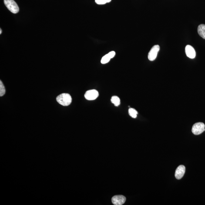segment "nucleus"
<instances>
[{"mask_svg": "<svg viewBox=\"0 0 205 205\" xmlns=\"http://www.w3.org/2000/svg\"><path fill=\"white\" fill-rule=\"evenodd\" d=\"M5 93V89L2 81H0V96H3Z\"/></svg>", "mask_w": 205, "mask_h": 205, "instance_id": "nucleus-13", "label": "nucleus"}, {"mask_svg": "<svg viewBox=\"0 0 205 205\" xmlns=\"http://www.w3.org/2000/svg\"><path fill=\"white\" fill-rule=\"evenodd\" d=\"M129 114L131 117L136 118L137 116L138 112L134 108H129Z\"/></svg>", "mask_w": 205, "mask_h": 205, "instance_id": "nucleus-12", "label": "nucleus"}, {"mask_svg": "<svg viewBox=\"0 0 205 205\" xmlns=\"http://www.w3.org/2000/svg\"><path fill=\"white\" fill-rule=\"evenodd\" d=\"M185 51H186V55L188 58L192 59H193L195 58V51L191 46L189 45L186 46V49H185Z\"/></svg>", "mask_w": 205, "mask_h": 205, "instance_id": "nucleus-8", "label": "nucleus"}, {"mask_svg": "<svg viewBox=\"0 0 205 205\" xmlns=\"http://www.w3.org/2000/svg\"><path fill=\"white\" fill-rule=\"evenodd\" d=\"M2 30H1V29H0V34H2Z\"/></svg>", "mask_w": 205, "mask_h": 205, "instance_id": "nucleus-15", "label": "nucleus"}, {"mask_svg": "<svg viewBox=\"0 0 205 205\" xmlns=\"http://www.w3.org/2000/svg\"><path fill=\"white\" fill-rule=\"evenodd\" d=\"M4 3L6 7L12 13L16 14L19 12V7L14 0H4Z\"/></svg>", "mask_w": 205, "mask_h": 205, "instance_id": "nucleus-2", "label": "nucleus"}, {"mask_svg": "<svg viewBox=\"0 0 205 205\" xmlns=\"http://www.w3.org/2000/svg\"><path fill=\"white\" fill-rule=\"evenodd\" d=\"M111 0H95V2L99 5H103L107 3L110 2Z\"/></svg>", "mask_w": 205, "mask_h": 205, "instance_id": "nucleus-14", "label": "nucleus"}, {"mask_svg": "<svg viewBox=\"0 0 205 205\" xmlns=\"http://www.w3.org/2000/svg\"><path fill=\"white\" fill-rule=\"evenodd\" d=\"M126 198L123 195H116L112 198V203L115 205H122L126 201Z\"/></svg>", "mask_w": 205, "mask_h": 205, "instance_id": "nucleus-7", "label": "nucleus"}, {"mask_svg": "<svg viewBox=\"0 0 205 205\" xmlns=\"http://www.w3.org/2000/svg\"><path fill=\"white\" fill-rule=\"evenodd\" d=\"M159 50V45L154 46L148 54V58L149 60L150 61H154L157 57V54Z\"/></svg>", "mask_w": 205, "mask_h": 205, "instance_id": "nucleus-5", "label": "nucleus"}, {"mask_svg": "<svg viewBox=\"0 0 205 205\" xmlns=\"http://www.w3.org/2000/svg\"><path fill=\"white\" fill-rule=\"evenodd\" d=\"M116 55V52L114 51H111L109 53L104 55L101 59V62L102 64H105L109 62L111 59L113 58Z\"/></svg>", "mask_w": 205, "mask_h": 205, "instance_id": "nucleus-9", "label": "nucleus"}, {"mask_svg": "<svg viewBox=\"0 0 205 205\" xmlns=\"http://www.w3.org/2000/svg\"><path fill=\"white\" fill-rule=\"evenodd\" d=\"M56 100L62 106H68L72 103V98L68 94L63 93L57 97Z\"/></svg>", "mask_w": 205, "mask_h": 205, "instance_id": "nucleus-1", "label": "nucleus"}, {"mask_svg": "<svg viewBox=\"0 0 205 205\" xmlns=\"http://www.w3.org/2000/svg\"><path fill=\"white\" fill-rule=\"evenodd\" d=\"M205 125L202 122H198L194 124L192 128V132L195 135H199L204 131Z\"/></svg>", "mask_w": 205, "mask_h": 205, "instance_id": "nucleus-3", "label": "nucleus"}, {"mask_svg": "<svg viewBox=\"0 0 205 205\" xmlns=\"http://www.w3.org/2000/svg\"><path fill=\"white\" fill-rule=\"evenodd\" d=\"M111 102L115 106H119L120 104V99L119 97L116 96H113L111 99Z\"/></svg>", "mask_w": 205, "mask_h": 205, "instance_id": "nucleus-11", "label": "nucleus"}, {"mask_svg": "<svg viewBox=\"0 0 205 205\" xmlns=\"http://www.w3.org/2000/svg\"><path fill=\"white\" fill-rule=\"evenodd\" d=\"M198 32L199 36L205 39V25L202 24L199 25L198 28Z\"/></svg>", "mask_w": 205, "mask_h": 205, "instance_id": "nucleus-10", "label": "nucleus"}, {"mask_svg": "<svg viewBox=\"0 0 205 205\" xmlns=\"http://www.w3.org/2000/svg\"><path fill=\"white\" fill-rule=\"evenodd\" d=\"M99 96V93L95 89L90 90L85 92V99L88 100H94L97 99Z\"/></svg>", "mask_w": 205, "mask_h": 205, "instance_id": "nucleus-4", "label": "nucleus"}, {"mask_svg": "<svg viewBox=\"0 0 205 205\" xmlns=\"http://www.w3.org/2000/svg\"><path fill=\"white\" fill-rule=\"evenodd\" d=\"M186 172V167L183 165L178 166L175 172V177L178 180H180L183 177Z\"/></svg>", "mask_w": 205, "mask_h": 205, "instance_id": "nucleus-6", "label": "nucleus"}]
</instances>
